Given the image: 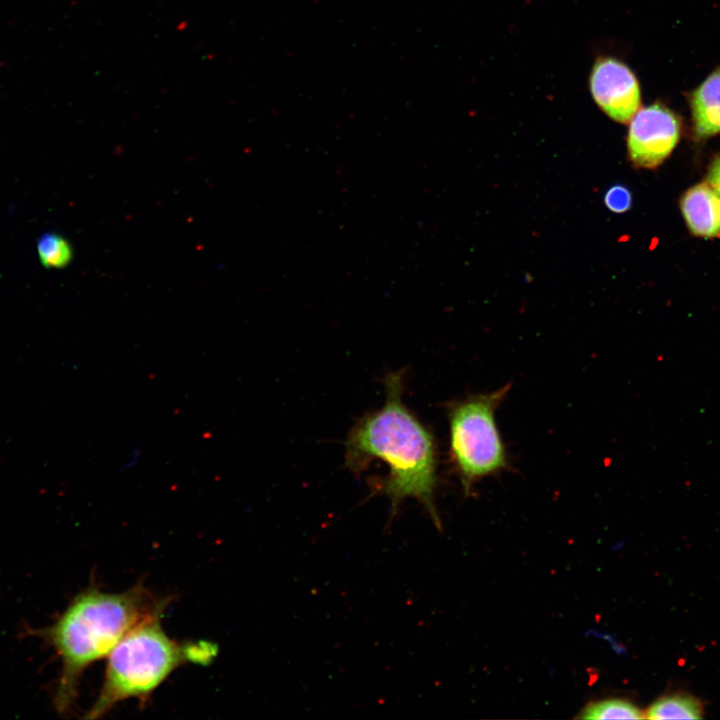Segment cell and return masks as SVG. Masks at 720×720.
<instances>
[{
    "instance_id": "cell-1",
    "label": "cell",
    "mask_w": 720,
    "mask_h": 720,
    "mask_svg": "<svg viewBox=\"0 0 720 720\" xmlns=\"http://www.w3.org/2000/svg\"><path fill=\"white\" fill-rule=\"evenodd\" d=\"M403 373L385 378V403L363 416L345 442V464L353 473L363 472L373 460L388 466V475L377 480L374 493L388 497L390 520L407 498L423 505L441 529L435 503L437 449L433 434L405 406Z\"/></svg>"
},
{
    "instance_id": "cell-2",
    "label": "cell",
    "mask_w": 720,
    "mask_h": 720,
    "mask_svg": "<svg viewBox=\"0 0 720 720\" xmlns=\"http://www.w3.org/2000/svg\"><path fill=\"white\" fill-rule=\"evenodd\" d=\"M169 603L142 584L108 593L94 584L77 594L49 626L35 630L54 649L61 662L54 704L69 712L79 681L92 663L108 656L121 639L143 621L162 615Z\"/></svg>"
},
{
    "instance_id": "cell-3",
    "label": "cell",
    "mask_w": 720,
    "mask_h": 720,
    "mask_svg": "<svg viewBox=\"0 0 720 720\" xmlns=\"http://www.w3.org/2000/svg\"><path fill=\"white\" fill-rule=\"evenodd\" d=\"M161 616L151 617L134 627L108 655L103 685L85 718H100L126 699L145 702L181 665H206L216 657L218 649L214 643L179 642L170 638L161 626Z\"/></svg>"
},
{
    "instance_id": "cell-4",
    "label": "cell",
    "mask_w": 720,
    "mask_h": 720,
    "mask_svg": "<svg viewBox=\"0 0 720 720\" xmlns=\"http://www.w3.org/2000/svg\"><path fill=\"white\" fill-rule=\"evenodd\" d=\"M510 388L508 383L448 406L450 459L466 493L479 480L510 469L495 416Z\"/></svg>"
},
{
    "instance_id": "cell-5",
    "label": "cell",
    "mask_w": 720,
    "mask_h": 720,
    "mask_svg": "<svg viewBox=\"0 0 720 720\" xmlns=\"http://www.w3.org/2000/svg\"><path fill=\"white\" fill-rule=\"evenodd\" d=\"M678 116L660 103L638 109L630 119L627 150L634 166L655 168L673 151L680 138Z\"/></svg>"
},
{
    "instance_id": "cell-6",
    "label": "cell",
    "mask_w": 720,
    "mask_h": 720,
    "mask_svg": "<svg viewBox=\"0 0 720 720\" xmlns=\"http://www.w3.org/2000/svg\"><path fill=\"white\" fill-rule=\"evenodd\" d=\"M589 88L597 106L616 122L627 123L640 107L639 82L632 70L617 58L601 56L595 60Z\"/></svg>"
},
{
    "instance_id": "cell-7",
    "label": "cell",
    "mask_w": 720,
    "mask_h": 720,
    "mask_svg": "<svg viewBox=\"0 0 720 720\" xmlns=\"http://www.w3.org/2000/svg\"><path fill=\"white\" fill-rule=\"evenodd\" d=\"M680 206L694 235L705 238L720 235V195L709 184L701 183L688 189Z\"/></svg>"
},
{
    "instance_id": "cell-8",
    "label": "cell",
    "mask_w": 720,
    "mask_h": 720,
    "mask_svg": "<svg viewBox=\"0 0 720 720\" xmlns=\"http://www.w3.org/2000/svg\"><path fill=\"white\" fill-rule=\"evenodd\" d=\"M696 136L720 133V68L714 70L689 96Z\"/></svg>"
},
{
    "instance_id": "cell-9",
    "label": "cell",
    "mask_w": 720,
    "mask_h": 720,
    "mask_svg": "<svg viewBox=\"0 0 720 720\" xmlns=\"http://www.w3.org/2000/svg\"><path fill=\"white\" fill-rule=\"evenodd\" d=\"M703 716L701 702L692 695L678 692L658 698L647 710L646 718L700 719Z\"/></svg>"
},
{
    "instance_id": "cell-10",
    "label": "cell",
    "mask_w": 720,
    "mask_h": 720,
    "mask_svg": "<svg viewBox=\"0 0 720 720\" xmlns=\"http://www.w3.org/2000/svg\"><path fill=\"white\" fill-rule=\"evenodd\" d=\"M37 252L41 264L46 268H64L73 256L70 243L61 235L52 232L39 238Z\"/></svg>"
},
{
    "instance_id": "cell-11",
    "label": "cell",
    "mask_w": 720,
    "mask_h": 720,
    "mask_svg": "<svg viewBox=\"0 0 720 720\" xmlns=\"http://www.w3.org/2000/svg\"><path fill=\"white\" fill-rule=\"evenodd\" d=\"M580 718L591 720L642 719V711L625 699H606L591 703L581 712Z\"/></svg>"
},
{
    "instance_id": "cell-12",
    "label": "cell",
    "mask_w": 720,
    "mask_h": 720,
    "mask_svg": "<svg viewBox=\"0 0 720 720\" xmlns=\"http://www.w3.org/2000/svg\"><path fill=\"white\" fill-rule=\"evenodd\" d=\"M604 203L610 211L624 213L631 207L632 196L625 186L614 185L606 192Z\"/></svg>"
},
{
    "instance_id": "cell-13",
    "label": "cell",
    "mask_w": 720,
    "mask_h": 720,
    "mask_svg": "<svg viewBox=\"0 0 720 720\" xmlns=\"http://www.w3.org/2000/svg\"><path fill=\"white\" fill-rule=\"evenodd\" d=\"M707 180L708 184L720 195V155L713 161Z\"/></svg>"
},
{
    "instance_id": "cell-14",
    "label": "cell",
    "mask_w": 720,
    "mask_h": 720,
    "mask_svg": "<svg viewBox=\"0 0 720 720\" xmlns=\"http://www.w3.org/2000/svg\"><path fill=\"white\" fill-rule=\"evenodd\" d=\"M139 457H140L139 451H138V449H135L134 453L132 454L130 459H128L127 462H125L123 469L124 468L127 469V468H130L131 466L136 465Z\"/></svg>"
}]
</instances>
